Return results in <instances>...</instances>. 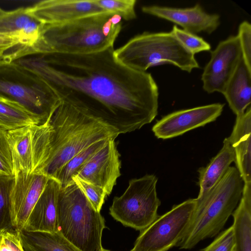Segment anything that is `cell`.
Masks as SVG:
<instances>
[{"instance_id":"obj_1","label":"cell","mask_w":251,"mask_h":251,"mask_svg":"<svg viewBox=\"0 0 251 251\" xmlns=\"http://www.w3.org/2000/svg\"><path fill=\"white\" fill-rule=\"evenodd\" d=\"M113 47L85 54L50 53L26 61L60 101L85 111L120 134L139 129L158 113V88L150 73L126 67Z\"/></svg>"},{"instance_id":"obj_2","label":"cell","mask_w":251,"mask_h":251,"mask_svg":"<svg viewBox=\"0 0 251 251\" xmlns=\"http://www.w3.org/2000/svg\"><path fill=\"white\" fill-rule=\"evenodd\" d=\"M46 122L49 155L42 173L53 179L79 152L100 141L115 140L119 135L101 120L63 101Z\"/></svg>"},{"instance_id":"obj_3","label":"cell","mask_w":251,"mask_h":251,"mask_svg":"<svg viewBox=\"0 0 251 251\" xmlns=\"http://www.w3.org/2000/svg\"><path fill=\"white\" fill-rule=\"evenodd\" d=\"M121 20L117 14L104 12L60 24L41 25L38 40L30 48H21V55L101 51L113 47L122 29Z\"/></svg>"},{"instance_id":"obj_4","label":"cell","mask_w":251,"mask_h":251,"mask_svg":"<svg viewBox=\"0 0 251 251\" xmlns=\"http://www.w3.org/2000/svg\"><path fill=\"white\" fill-rule=\"evenodd\" d=\"M244 182L235 167L197 205L189 226L177 247L191 249L200 241L218 234L232 215L242 196Z\"/></svg>"},{"instance_id":"obj_5","label":"cell","mask_w":251,"mask_h":251,"mask_svg":"<svg viewBox=\"0 0 251 251\" xmlns=\"http://www.w3.org/2000/svg\"><path fill=\"white\" fill-rule=\"evenodd\" d=\"M57 227L62 235L81 251H102L104 218L74 183L61 187Z\"/></svg>"},{"instance_id":"obj_6","label":"cell","mask_w":251,"mask_h":251,"mask_svg":"<svg viewBox=\"0 0 251 251\" xmlns=\"http://www.w3.org/2000/svg\"><path fill=\"white\" fill-rule=\"evenodd\" d=\"M114 54L122 64L141 72H146L151 67L165 64H173L188 73L200 68L194 55L182 45L171 31L145 32L114 50Z\"/></svg>"},{"instance_id":"obj_7","label":"cell","mask_w":251,"mask_h":251,"mask_svg":"<svg viewBox=\"0 0 251 251\" xmlns=\"http://www.w3.org/2000/svg\"><path fill=\"white\" fill-rule=\"evenodd\" d=\"M0 95L21 103L46 121L61 102L44 79L13 62L0 66Z\"/></svg>"},{"instance_id":"obj_8","label":"cell","mask_w":251,"mask_h":251,"mask_svg":"<svg viewBox=\"0 0 251 251\" xmlns=\"http://www.w3.org/2000/svg\"><path fill=\"white\" fill-rule=\"evenodd\" d=\"M157 177L153 175L130 180L124 194L114 197L109 208L111 216L123 225L141 231L159 216L161 202L156 192Z\"/></svg>"},{"instance_id":"obj_9","label":"cell","mask_w":251,"mask_h":251,"mask_svg":"<svg viewBox=\"0 0 251 251\" xmlns=\"http://www.w3.org/2000/svg\"><path fill=\"white\" fill-rule=\"evenodd\" d=\"M196 205V199H189L158 216L141 231L130 251H168L177 247L189 226Z\"/></svg>"},{"instance_id":"obj_10","label":"cell","mask_w":251,"mask_h":251,"mask_svg":"<svg viewBox=\"0 0 251 251\" xmlns=\"http://www.w3.org/2000/svg\"><path fill=\"white\" fill-rule=\"evenodd\" d=\"M13 175L41 173L48 159L46 122L8 131Z\"/></svg>"},{"instance_id":"obj_11","label":"cell","mask_w":251,"mask_h":251,"mask_svg":"<svg viewBox=\"0 0 251 251\" xmlns=\"http://www.w3.org/2000/svg\"><path fill=\"white\" fill-rule=\"evenodd\" d=\"M241 57L237 35L220 42L211 52L210 59L204 68L201 75L204 90L208 93H222Z\"/></svg>"},{"instance_id":"obj_12","label":"cell","mask_w":251,"mask_h":251,"mask_svg":"<svg viewBox=\"0 0 251 251\" xmlns=\"http://www.w3.org/2000/svg\"><path fill=\"white\" fill-rule=\"evenodd\" d=\"M14 176L9 194L11 223L13 228L21 229L50 178L41 173Z\"/></svg>"},{"instance_id":"obj_13","label":"cell","mask_w":251,"mask_h":251,"mask_svg":"<svg viewBox=\"0 0 251 251\" xmlns=\"http://www.w3.org/2000/svg\"><path fill=\"white\" fill-rule=\"evenodd\" d=\"M224 104L213 103L176 111L158 121L152 131L158 139L177 137L215 121L222 114Z\"/></svg>"},{"instance_id":"obj_14","label":"cell","mask_w":251,"mask_h":251,"mask_svg":"<svg viewBox=\"0 0 251 251\" xmlns=\"http://www.w3.org/2000/svg\"><path fill=\"white\" fill-rule=\"evenodd\" d=\"M26 10L43 25L60 24L107 12L101 8L95 0H45L26 8Z\"/></svg>"},{"instance_id":"obj_15","label":"cell","mask_w":251,"mask_h":251,"mask_svg":"<svg viewBox=\"0 0 251 251\" xmlns=\"http://www.w3.org/2000/svg\"><path fill=\"white\" fill-rule=\"evenodd\" d=\"M121 166L115 140L110 139L75 176L101 188L107 196L111 194L121 176Z\"/></svg>"},{"instance_id":"obj_16","label":"cell","mask_w":251,"mask_h":251,"mask_svg":"<svg viewBox=\"0 0 251 251\" xmlns=\"http://www.w3.org/2000/svg\"><path fill=\"white\" fill-rule=\"evenodd\" d=\"M143 12L162 18L181 26L183 30L196 34H211L220 24V16L206 13L200 4L189 8H174L158 5L144 6Z\"/></svg>"},{"instance_id":"obj_17","label":"cell","mask_w":251,"mask_h":251,"mask_svg":"<svg viewBox=\"0 0 251 251\" xmlns=\"http://www.w3.org/2000/svg\"><path fill=\"white\" fill-rule=\"evenodd\" d=\"M61 186L50 178L30 213L23 229L29 231H58L57 204Z\"/></svg>"},{"instance_id":"obj_18","label":"cell","mask_w":251,"mask_h":251,"mask_svg":"<svg viewBox=\"0 0 251 251\" xmlns=\"http://www.w3.org/2000/svg\"><path fill=\"white\" fill-rule=\"evenodd\" d=\"M228 138L234 151L236 168L244 183H251V108L236 116Z\"/></svg>"},{"instance_id":"obj_19","label":"cell","mask_w":251,"mask_h":251,"mask_svg":"<svg viewBox=\"0 0 251 251\" xmlns=\"http://www.w3.org/2000/svg\"><path fill=\"white\" fill-rule=\"evenodd\" d=\"M41 27V24L24 7L0 14V33L16 36L21 47H32L38 40Z\"/></svg>"},{"instance_id":"obj_20","label":"cell","mask_w":251,"mask_h":251,"mask_svg":"<svg viewBox=\"0 0 251 251\" xmlns=\"http://www.w3.org/2000/svg\"><path fill=\"white\" fill-rule=\"evenodd\" d=\"M236 116L243 114L251 102V70L242 56L222 93Z\"/></svg>"},{"instance_id":"obj_21","label":"cell","mask_w":251,"mask_h":251,"mask_svg":"<svg viewBox=\"0 0 251 251\" xmlns=\"http://www.w3.org/2000/svg\"><path fill=\"white\" fill-rule=\"evenodd\" d=\"M235 162L234 150L228 138L223 141V146L216 156L205 166L198 170L200 188L196 200H201L220 180L225 175L230 165Z\"/></svg>"},{"instance_id":"obj_22","label":"cell","mask_w":251,"mask_h":251,"mask_svg":"<svg viewBox=\"0 0 251 251\" xmlns=\"http://www.w3.org/2000/svg\"><path fill=\"white\" fill-rule=\"evenodd\" d=\"M232 215L234 251H251V183H244L239 204Z\"/></svg>"},{"instance_id":"obj_23","label":"cell","mask_w":251,"mask_h":251,"mask_svg":"<svg viewBox=\"0 0 251 251\" xmlns=\"http://www.w3.org/2000/svg\"><path fill=\"white\" fill-rule=\"evenodd\" d=\"M46 121L21 103L0 95V128L9 131Z\"/></svg>"},{"instance_id":"obj_24","label":"cell","mask_w":251,"mask_h":251,"mask_svg":"<svg viewBox=\"0 0 251 251\" xmlns=\"http://www.w3.org/2000/svg\"><path fill=\"white\" fill-rule=\"evenodd\" d=\"M18 230L24 251H81L59 231L49 232Z\"/></svg>"},{"instance_id":"obj_25","label":"cell","mask_w":251,"mask_h":251,"mask_svg":"<svg viewBox=\"0 0 251 251\" xmlns=\"http://www.w3.org/2000/svg\"><path fill=\"white\" fill-rule=\"evenodd\" d=\"M108 140L100 141L79 152L62 167L54 179L62 187L74 183L73 177L106 144Z\"/></svg>"},{"instance_id":"obj_26","label":"cell","mask_w":251,"mask_h":251,"mask_svg":"<svg viewBox=\"0 0 251 251\" xmlns=\"http://www.w3.org/2000/svg\"><path fill=\"white\" fill-rule=\"evenodd\" d=\"M14 175L0 174V230L13 228L10 215L9 194Z\"/></svg>"},{"instance_id":"obj_27","label":"cell","mask_w":251,"mask_h":251,"mask_svg":"<svg viewBox=\"0 0 251 251\" xmlns=\"http://www.w3.org/2000/svg\"><path fill=\"white\" fill-rule=\"evenodd\" d=\"M96 3L106 12L117 14L125 20L135 19V0H95Z\"/></svg>"},{"instance_id":"obj_28","label":"cell","mask_w":251,"mask_h":251,"mask_svg":"<svg viewBox=\"0 0 251 251\" xmlns=\"http://www.w3.org/2000/svg\"><path fill=\"white\" fill-rule=\"evenodd\" d=\"M171 32L182 45L191 53H195L210 50V44L201 37L195 34L186 31L174 25Z\"/></svg>"},{"instance_id":"obj_29","label":"cell","mask_w":251,"mask_h":251,"mask_svg":"<svg viewBox=\"0 0 251 251\" xmlns=\"http://www.w3.org/2000/svg\"><path fill=\"white\" fill-rule=\"evenodd\" d=\"M73 180L95 210L100 212L107 196L104 190L75 176L73 177Z\"/></svg>"},{"instance_id":"obj_30","label":"cell","mask_w":251,"mask_h":251,"mask_svg":"<svg viewBox=\"0 0 251 251\" xmlns=\"http://www.w3.org/2000/svg\"><path fill=\"white\" fill-rule=\"evenodd\" d=\"M238 36L242 57L248 68L251 70V25L247 21L241 23L238 28Z\"/></svg>"},{"instance_id":"obj_31","label":"cell","mask_w":251,"mask_h":251,"mask_svg":"<svg viewBox=\"0 0 251 251\" xmlns=\"http://www.w3.org/2000/svg\"><path fill=\"white\" fill-rule=\"evenodd\" d=\"M8 131L0 128V174L13 175L12 157L7 138Z\"/></svg>"},{"instance_id":"obj_32","label":"cell","mask_w":251,"mask_h":251,"mask_svg":"<svg viewBox=\"0 0 251 251\" xmlns=\"http://www.w3.org/2000/svg\"><path fill=\"white\" fill-rule=\"evenodd\" d=\"M234 246L231 226L222 232L210 244L200 251H234Z\"/></svg>"},{"instance_id":"obj_33","label":"cell","mask_w":251,"mask_h":251,"mask_svg":"<svg viewBox=\"0 0 251 251\" xmlns=\"http://www.w3.org/2000/svg\"><path fill=\"white\" fill-rule=\"evenodd\" d=\"M5 240L12 251H24L18 230L14 228H8L3 230Z\"/></svg>"},{"instance_id":"obj_34","label":"cell","mask_w":251,"mask_h":251,"mask_svg":"<svg viewBox=\"0 0 251 251\" xmlns=\"http://www.w3.org/2000/svg\"><path fill=\"white\" fill-rule=\"evenodd\" d=\"M17 45H20V41L16 36L0 33V57L5 54L6 50Z\"/></svg>"},{"instance_id":"obj_35","label":"cell","mask_w":251,"mask_h":251,"mask_svg":"<svg viewBox=\"0 0 251 251\" xmlns=\"http://www.w3.org/2000/svg\"><path fill=\"white\" fill-rule=\"evenodd\" d=\"M0 251H12L5 240L3 230H0Z\"/></svg>"},{"instance_id":"obj_36","label":"cell","mask_w":251,"mask_h":251,"mask_svg":"<svg viewBox=\"0 0 251 251\" xmlns=\"http://www.w3.org/2000/svg\"><path fill=\"white\" fill-rule=\"evenodd\" d=\"M10 63L9 59L5 54L0 57V66L7 64Z\"/></svg>"},{"instance_id":"obj_37","label":"cell","mask_w":251,"mask_h":251,"mask_svg":"<svg viewBox=\"0 0 251 251\" xmlns=\"http://www.w3.org/2000/svg\"><path fill=\"white\" fill-rule=\"evenodd\" d=\"M4 12V11H3L1 8H0V14Z\"/></svg>"},{"instance_id":"obj_38","label":"cell","mask_w":251,"mask_h":251,"mask_svg":"<svg viewBox=\"0 0 251 251\" xmlns=\"http://www.w3.org/2000/svg\"><path fill=\"white\" fill-rule=\"evenodd\" d=\"M102 251H110L109 250H105V249H103Z\"/></svg>"}]
</instances>
